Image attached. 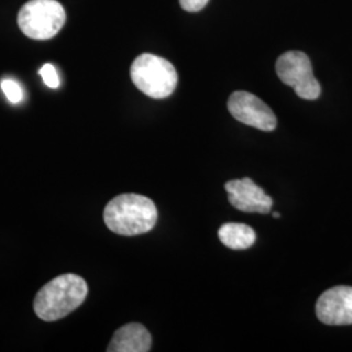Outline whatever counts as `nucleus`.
Wrapping results in <instances>:
<instances>
[{
    "instance_id": "2",
    "label": "nucleus",
    "mask_w": 352,
    "mask_h": 352,
    "mask_svg": "<svg viewBox=\"0 0 352 352\" xmlns=\"http://www.w3.org/2000/svg\"><path fill=\"white\" fill-rule=\"evenodd\" d=\"M88 296L87 280L77 274H62L39 289L34 299L36 315L54 322L72 314Z\"/></svg>"
},
{
    "instance_id": "4",
    "label": "nucleus",
    "mask_w": 352,
    "mask_h": 352,
    "mask_svg": "<svg viewBox=\"0 0 352 352\" xmlns=\"http://www.w3.org/2000/svg\"><path fill=\"white\" fill-rule=\"evenodd\" d=\"M65 19V11L59 1L30 0L20 10L17 24L26 37L46 41L62 30Z\"/></svg>"
},
{
    "instance_id": "9",
    "label": "nucleus",
    "mask_w": 352,
    "mask_h": 352,
    "mask_svg": "<svg viewBox=\"0 0 352 352\" xmlns=\"http://www.w3.org/2000/svg\"><path fill=\"white\" fill-rule=\"evenodd\" d=\"M151 336L148 329L133 322L118 329L110 342L109 352H148L151 351Z\"/></svg>"
},
{
    "instance_id": "11",
    "label": "nucleus",
    "mask_w": 352,
    "mask_h": 352,
    "mask_svg": "<svg viewBox=\"0 0 352 352\" xmlns=\"http://www.w3.org/2000/svg\"><path fill=\"white\" fill-rule=\"evenodd\" d=\"M1 90L4 91L7 100L13 104L20 103L24 98V93H23V89L20 87V84L11 78H6L1 81Z\"/></svg>"
},
{
    "instance_id": "5",
    "label": "nucleus",
    "mask_w": 352,
    "mask_h": 352,
    "mask_svg": "<svg viewBox=\"0 0 352 352\" xmlns=\"http://www.w3.org/2000/svg\"><path fill=\"white\" fill-rule=\"evenodd\" d=\"M279 80L295 89L296 94L308 101H315L321 94V85L317 81L312 63L302 51H287L278 58L276 63Z\"/></svg>"
},
{
    "instance_id": "7",
    "label": "nucleus",
    "mask_w": 352,
    "mask_h": 352,
    "mask_svg": "<svg viewBox=\"0 0 352 352\" xmlns=\"http://www.w3.org/2000/svg\"><path fill=\"white\" fill-rule=\"evenodd\" d=\"M316 315L325 325H352L351 286L327 289L316 302Z\"/></svg>"
},
{
    "instance_id": "14",
    "label": "nucleus",
    "mask_w": 352,
    "mask_h": 352,
    "mask_svg": "<svg viewBox=\"0 0 352 352\" xmlns=\"http://www.w3.org/2000/svg\"><path fill=\"white\" fill-rule=\"evenodd\" d=\"M273 217H274V218H279V217H280V214L277 213V212H274V213H273Z\"/></svg>"
},
{
    "instance_id": "13",
    "label": "nucleus",
    "mask_w": 352,
    "mask_h": 352,
    "mask_svg": "<svg viewBox=\"0 0 352 352\" xmlns=\"http://www.w3.org/2000/svg\"><path fill=\"white\" fill-rule=\"evenodd\" d=\"M180 6L187 12H200L202 11L209 0H179Z\"/></svg>"
},
{
    "instance_id": "12",
    "label": "nucleus",
    "mask_w": 352,
    "mask_h": 352,
    "mask_svg": "<svg viewBox=\"0 0 352 352\" xmlns=\"http://www.w3.org/2000/svg\"><path fill=\"white\" fill-rule=\"evenodd\" d=\"M39 75L42 76L45 84L49 87V88L56 89L60 85V80H59V76L58 72L55 69V67L52 64H45L41 71H39Z\"/></svg>"
},
{
    "instance_id": "8",
    "label": "nucleus",
    "mask_w": 352,
    "mask_h": 352,
    "mask_svg": "<svg viewBox=\"0 0 352 352\" xmlns=\"http://www.w3.org/2000/svg\"><path fill=\"white\" fill-rule=\"evenodd\" d=\"M230 204L244 213H270L273 199L267 196L252 179L230 180L225 184Z\"/></svg>"
},
{
    "instance_id": "1",
    "label": "nucleus",
    "mask_w": 352,
    "mask_h": 352,
    "mask_svg": "<svg viewBox=\"0 0 352 352\" xmlns=\"http://www.w3.org/2000/svg\"><path fill=\"white\" fill-rule=\"evenodd\" d=\"M103 219L109 230L115 234L135 236L146 234L155 227L158 210L149 197L124 193L113 197L106 205Z\"/></svg>"
},
{
    "instance_id": "3",
    "label": "nucleus",
    "mask_w": 352,
    "mask_h": 352,
    "mask_svg": "<svg viewBox=\"0 0 352 352\" xmlns=\"http://www.w3.org/2000/svg\"><path fill=\"white\" fill-rule=\"evenodd\" d=\"M135 87L154 100L170 97L177 87V72L167 59L153 54H141L131 65Z\"/></svg>"
},
{
    "instance_id": "10",
    "label": "nucleus",
    "mask_w": 352,
    "mask_h": 352,
    "mask_svg": "<svg viewBox=\"0 0 352 352\" xmlns=\"http://www.w3.org/2000/svg\"><path fill=\"white\" fill-rule=\"evenodd\" d=\"M218 238L223 245L234 251L248 250L256 241V232L244 223H225L218 231Z\"/></svg>"
},
{
    "instance_id": "6",
    "label": "nucleus",
    "mask_w": 352,
    "mask_h": 352,
    "mask_svg": "<svg viewBox=\"0 0 352 352\" xmlns=\"http://www.w3.org/2000/svg\"><path fill=\"white\" fill-rule=\"evenodd\" d=\"M227 107L230 113L245 126L265 132H272L277 128V118L273 110L252 93L234 91L228 98Z\"/></svg>"
}]
</instances>
